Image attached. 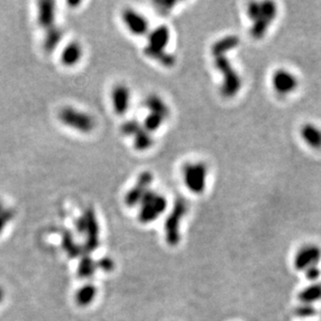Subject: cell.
<instances>
[{
    "label": "cell",
    "instance_id": "cell-1",
    "mask_svg": "<svg viewBox=\"0 0 321 321\" xmlns=\"http://www.w3.org/2000/svg\"><path fill=\"white\" fill-rule=\"evenodd\" d=\"M239 43L237 35L229 34L214 42L210 48L214 67L222 76L220 91L225 98L237 96L242 87V78L228 58V53L234 50Z\"/></svg>",
    "mask_w": 321,
    "mask_h": 321
},
{
    "label": "cell",
    "instance_id": "cell-2",
    "mask_svg": "<svg viewBox=\"0 0 321 321\" xmlns=\"http://www.w3.org/2000/svg\"><path fill=\"white\" fill-rule=\"evenodd\" d=\"M246 13L251 21V35L255 40H261L277 19L278 7L273 2H254L248 4Z\"/></svg>",
    "mask_w": 321,
    "mask_h": 321
},
{
    "label": "cell",
    "instance_id": "cell-3",
    "mask_svg": "<svg viewBox=\"0 0 321 321\" xmlns=\"http://www.w3.org/2000/svg\"><path fill=\"white\" fill-rule=\"evenodd\" d=\"M171 41V30L167 25H160L148 33V42L144 48L147 58L171 68L175 65L176 59L170 52L168 46Z\"/></svg>",
    "mask_w": 321,
    "mask_h": 321
},
{
    "label": "cell",
    "instance_id": "cell-4",
    "mask_svg": "<svg viewBox=\"0 0 321 321\" xmlns=\"http://www.w3.org/2000/svg\"><path fill=\"white\" fill-rule=\"evenodd\" d=\"M58 118L66 127L83 134L91 133L96 128V120L92 115L72 106L63 107L59 112Z\"/></svg>",
    "mask_w": 321,
    "mask_h": 321
},
{
    "label": "cell",
    "instance_id": "cell-5",
    "mask_svg": "<svg viewBox=\"0 0 321 321\" xmlns=\"http://www.w3.org/2000/svg\"><path fill=\"white\" fill-rule=\"evenodd\" d=\"M138 221L150 224L159 219L168 208V200L164 194L150 189L139 202Z\"/></svg>",
    "mask_w": 321,
    "mask_h": 321
},
{
    "label": "cell",
    "instance_id": "cell-6",
    "mask_svg": "<svg viewBox=\"0 0 321 321\" xmlns=\"http://www.w3.org/2000/svg\"><path fill=\"white\" fill-rule=\"evenodd\" d=\"M209 169L203 162L187 163L182 168L185 187L193 194H202L207 188Z\"/></svg>",
    "mask_w": 321,
    "mask_h": 321
},
{
    "label": "cell",
    "instance_id": "cell-7",
    "mask_svg": "<svg viewBox=\"0 0 321 321\" xmlns=\"http://www.w3.org/2000/svg\"><path fill=\"white\" fill-rule=\"evenodd\" d=\"M188 211V204L185 199L179 198L174 203L172 211L168 216L165 224V234L167 242L175 246L180 242L181 223Z\"/></svg>",
    "mask_w": 321,
    "mask_h": 321
},
{
    "label": "cell",
    "instance_id": "cell-8",
    "mask_svg": "<svg viewBox=\"0 0 321 321\" xmlns=\"http://www.w3.org/2000/svg\"><path fill=\"white\" fill-rule=\"evenodd\" d=\"M321 260V248L316 244H305L296 252L293 260L295 270L305 272L310 267L318 266Z\"/></svg>",
    "mask_w": 321,
    "mask_h": 321
},
{
    "label": "cell",
    "instance_id": "cell-9",
    "mask_svg": "<svg viewBox=\"0 0 321 321\" xmlns=\"http://www.w3.org/2000/svg\"><path fill=\"white\" fill-rule=\"evenodd\" d=\"M274 91L280 96H287L296 91L298 79L296 75L287 69H278L272 77Z\"/></svg>",
    "mask_w": 321,
    "mask_h": 321
},
{
    "label": "cell",
    "instance_id": "cell-10",
    "mask_svg": "<svg viewBox=\"0 0 321 321\" xmlns=\"http://www.w3.org/2000/svg\"><path fill=\"white\" fill-rule=\"evenodd\" d=\"M154 176L151 172L146 171L138 175L135 184L125 195V203L129 207H134L139 204L144 195L151 189Z\"/></svg>",
    "mask_w": 321,
    "mask_h": 321
},
{
    "label": "cell",
    "instance_id": "cell-11",
    "mask_svg": "<svg viewBox=\"0 0 321 321\" xmlns=\"http://www.w3.org/2000/svg\"><path fill=\"white\" fill-rule=\"evenodd\" d=\"M122 20L126 28L134 35H145L149 33L150 24L147 18L134 9L127 8L122 12Z\"/></svg>",
    "mask_w": 321,
    "mask_h": 321
},
{
    "label": "cell",
    "instance_id": "cell-12",
    "mask_svg": "<svg viewBox=\"0 0 321 321\" xmlns=\"http://www.w3.org/2000/svg\"><path fill=\"white\" fill-rule=\"evenodd\" d=\"M111 100L114 112L117 115L123 116L126 114L131 102V92L128 85L124 83L116 84L112 90Z\"/></svg>",
    "mask_w": 321,
    "mask_h": 321
},
{
    "label": "cell",
    "instance_id": "cell-13",
    "mask_svg": "<svg viewBox=\"0 0 321 321\" xmlns=\"http://www.w3.org/2000/svg\"><path fill=\"white\" fill-rule=\"evenodd\" d=\"M38 24L45 30L56 26L57 6L55 2H40L38 4Z\"/></svg>",
    "mask_w": 321,
    "mask_h": 321
},
{
    "label": "cell",
    "instance_id": "cell-14",
    "mask_svg": "<svg viewBox=\"0 0 321 321\" xmlns=\"http://www.w3.org/2000/svg\"><path fill=\"white\" fill-rule=\"evenodd\" d=\"M83 57V47L77 41L68 43L61 52V63L68 68H72L79 64Z\"/></svg>",
    "mask_w": 321,
    "mask_h": 321
},
{
    "label": "cell",
    "instance_id": "cell-15",
    "mask_svg": "<svg viewBox=\"0 0 321 321\" xmlns=\"http://www.w3.org/2000/svg\"><path fill=\"white\" fill-rule=\"evenodd\" d=\"M299 134L305 144L312 149H321V128L312 123L304 124L300 127Z\"/></svg>",
    "mask_w": 321,
    "mask_h": 321
},
{
    "label": "cell",
    "instance_id": "cell-16",
    "mask_svg": "<svg viewBox=\"0 0 321 321\" xmlns=\"http://www.w3.org/2000/svg\"><path fill=\"white\" fill-rule=\"evenodd\" d=\"M146 109L149 111V114H154L164 118L166 121L171 116V110L167 102L158 95H150L145 101Z\"/></svg>",
    "mask_w": 321,
    "mask_h": 321
},
{
    "label": "cell",
    "instance_id": "cell-17",
    "mask_svg": "<svg viewBox=\"0 0 321 321\" xmlns=\"http://www.w3.org/2000/svg\"><path fill=\"white\" fill-rule=\"evenodd\" d=\"M297 297L301 304L306 305H313L314 302L321 300V283H314L304 288Z\"/></svg>",
    "mask_w": 321,
    "mask_h": 321
},
{
    "label": "cell",
    "instance_id": "cell-18",
    "mask_svg": "<svg viewBox=\"0 0 321 321\" xmlns=\"http://www.w3.org/2000/svg\"><path fill=\"white\" fill-rule=\"evenodd\" d=\"M132 138H133V147L135 148V150L139 152L148 151L154 145V138L152 133L148 132L144 127H141L132 136Z\"/></svg>",
    "mask_w": 321,
    "mask_h": 321
},
{
    "label": "cell",
    "instance_id": "cell-19",
    "mask_svg": "<svg viewBox=\"0 0 321 321\" xmlns=\"http://www.w3.org/2000/svg\"><path fill=\"white\" fill-rule=\"evenodd\" d=\"M63 38V31L59 26H53L46 30V34L44 38V50L48 53L55 51L60 45Z\"/></svg>",
    "mask_w": 321,
    "mask_h": 321
},
{
    "label": "cell",
    "instance_id": "cell-20",
    "mask_svg": "<svg viewBox=\"0 0 321 321\" xmlns=\"http://www.w3.org/2000/svg\"><path fill=\"white\" fill-rule=\"evenodd\" d=\"M166 122L167 121L162 117L154 114H148L144 122H142V127H144L148 132L153 133L162 128Z\"/></svg>",
    "mask_w": 321,
    "mask_h": 321
},
{
    "label": "cell",
    "instance_id": "cell-21",
    "mask_svg": "<svg viewBox=\"0 0 321 321\" xmlns=\"http://www.w3.org/2000/svg\"><path fill=\"white\" fill-rule=\"evenodd\" d=\"M142 127V125L138 123L135 120H130L122 124L121 126V133L125 136L132 137L140 128Z\"/></svg>",
    "mask_w": 321,
    "mask_h": 321
},
{
    "label": "cell",
    "instance_id": "cell-22",
    "mask_svg": "<svg viewBox=\"0 0 321 321\" xmlns=\"http://www.w3.org/2000/svg\"><path fill=\"white\" fill-rule=\"evenodd\" d=\"M14 210L11 208H7L3 201L0 200V233L5 229V227L13 220Z\"/></svg>",
    "mask_w": 321,
    "mask_h": 321
},
{
    "label": "cell",
    "instance_id": "cell-23",
    "mask_svg": "<svg viewBox=\"0 0 321 321\" xmlns=\"http://www.w3.org/2000/svg\"><path fill=\"white\" fill-rule=\"evenodd\" d=\"M316 313L315 309L313 308L312 305H306V304H301L300 306H298L295 309V315L300 317V318H309L314 316Z\"/></svg>",
    "mask_w": 321,
    "mask_h": 321
},
{
    "label": "cell",
    "instance_id": "cell-24",
    "mask_svg": "<svg viewBox=\"0 0 321 321\" xmlns=\"http://www.w3.org/2000/svg\"><path fill=\"white\" fill-rule=\"evenodd\" d=\"M305 276L310 281H316L320 277V270L318 269V266L310 267V269L305 271Z\"/></svg>",
    "mask_w": 321,
    "mask_h": 321
}]
</instances>
